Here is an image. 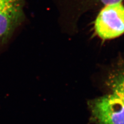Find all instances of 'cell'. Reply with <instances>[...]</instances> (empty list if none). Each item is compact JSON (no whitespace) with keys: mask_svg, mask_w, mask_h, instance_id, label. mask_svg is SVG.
Here are the masks:
<instances>
[{"mask_svg":"<svg viewBox=\"0 0 124 124\" xmlns=\"http://www.w3.org/2000/svg\"><path fill=\"white\" fill-rule=\"evenodd\" d=\"M26 0H0V57L25 25Z\"/></svg>","mask_w":124,"mask_h":124,"instance_id":"cell-1","label":"cell"},{"mask_svg":"<svg viewBox=\"0 0 124 124\" xmlns=\"http://www.w3.org/2000/svg\"><path fill=\"white\" fill-rule=\"evenodd\" d=\"M91 120L96 124H124V101L113 93L88 101Z\"/></svg>","mask_w":124,"mask_h":124,"instance_id":"cell-2","label":"cell"},{"mask_svg":"<svg viewBox=\"0 0 124 124\" xmlns=\"http://www.w3.org/2000/svg\"><path fill=\"white\" fill-rule=\"evenodd\" d=\"M97 35L103 40L118 37L124 33V6L122 2L106 5L95 22Z\"/></svg>","mask_w":124,"mask_h":124,"instance_id":"cell-3","label":"cell"},{"mask_svg":"<svg viewBox=\"0 0 124 124\" xmlns=\"http://www.w3.org/2000/svg\"><path fill=\"white\" fill-rule=\"evenodd\" d=\"M106 83L111 93L124 101V67L113 71L108 76Z\"/></svg>","mask_w":124,"mask_h":124,"instance_id":"cell-4","label":"cell"},{"mask_svg":"<svg viewBox=\"0 0 124 124\" xmlns=\"http://www.w3.org/2000/svg\"><path fill=\"white\" fill-rule=\"evenodd\" d=\"M90 1L106 5L107 4H109L123 2L124 0H90Z\"/></svg>","mask_w":124,"mask_h":124,"instance_id":"cell-5","label":"cell"}]
</instances>
